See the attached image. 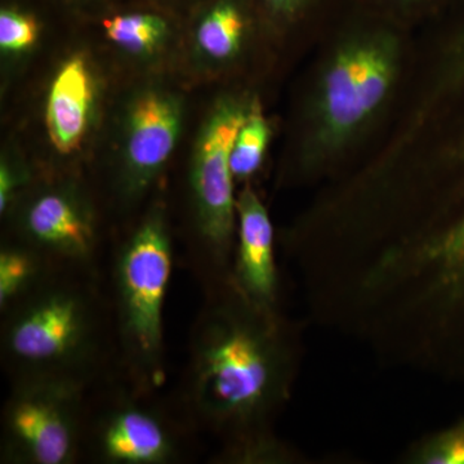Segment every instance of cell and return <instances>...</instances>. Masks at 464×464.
<instances>
[{"instance_id": "8", "label": "cell", "mask_w": 464, "mask_h": 464, "mask_svg": "<svg viewBox=\"0 0 464 464\" xmlns=\"http://www.w3.org/2000/svg\"><path fill=\"white\" fill-rule=\"evenodd\" d=\"M5 216L14 222V239L41 253L54 267L102 268L94 207L75 183L23 192Z\"/></svg>"}, {"instance_id": "11", "label": "cell", "mask_w": 464, "mask_h": 464, "mask_svg": "<svg viewBox=\"0 0 464 464\" xmlns=\"http://www.w3.org/2000/svg\"><path fill=\"white\" fill-rule=\"evenodd\" d=\"M94 82L87 60L72 56L57 70L45 109L48 139L63 157L81 149L91 127Z\"/></svg>"}, {"instance_id": "6", "label": "cell", "mask_w": 464, "mask_h": 464, "mask_svg": "<svg viewBox=\"0 0 464 464\" xmlns=\"http://www.w3.org/2000/svg\"><path fill=\"white\" fill-rule=\"evenodd\" d=\"M90 389L51 378L11 381V391L3 406L0 462H79Z\"/></svg>"}, {"instance_id": "15", "label": "cell", "mask_w": 464, "mask_h": 464, "mask_svg": "<svg viewBox=\"0 0 464 464\" xmlns=\"http://www.w3.org/2000/svg\"><path fill=\"white\" fill-rule=\"evenodd\" d=\"M409 459L418 464H464V417L422 439Z\"/></svg>"}, {"instance_id": "10", "label": "cell", "mask_w": 464, "mask_h": 464, "mask_svg": "<svg viewBox=\"0 0 464 464\" xmlns=\"http://www.w3.org/2000/svg\"><path fill=\"white\" fill-rule=\"evenodd\" d=\"M274 246L270 215L257 192L246 186L237 197V237L230 277L256 304L277 308L279 274Z\"/></svg>"}, {"instance_id": "14", "label": "cell", "mask_w": 464, "mask_h": 464, "mask_svg": "<svg viewBox=\"0 0 464 464\" xmlns=\"http://www.w3.org/2000/svg\"><path fill=\"white\" fill-rule=\"evenodd\" d=\"M268 141L270 127L264 110L258 100H253L232 148L231 169L235 181L248 179L258 172L264 163Z\"/></svg>"}, {"instance_id": "19", "label": "cell", "mask_w": 464, "mask_h": 464, "mask_svg": "<svg viewBox=\"0 0 464 464\" xmlns=\"http://www.w3.org/2000/svg\"><path fill=\"white\" fill-rule=\"evenodd\" d=\"M389 5H396V7H415V5H423L427 0H383Z\"/></svg>"}, {"instance_id": "9", "label": "cell", "mask_w": 464, "mask_h": 464, "mask_svg": "<svg viewBox=\"0 0 464 464\" xmlns=\"http://www.w3.org/2000/svg\"><path fill=\"white\" fill-rule=\"evenodd\" d=\"M182 119L181 100L168 91L150 88L130 102L114 181L116 197L125 206L141 201L157 183L176 149Z\"/></svg>"}, {"instance_id": "5", "label": "cell", "mask_w": 464, "mask_h": 464, "mask_svg": "<svg viewBox=\"0 0 464 464\" xmlns=\"http://www.w3.org/2000/svg\"><path fill=\"white\" fill-rule=\"evenodd\" d=\"M249 103L226 97L207 116L188 173L191 246L188 264L201 289L228 279L237 237L231 152Z\"/></svg>"}, {"instance_id": "18", "label": "cell", "mask_w": 464, "mask_h": 464, "mask_svg": "<svg viewBox=\"0 0 464 464\" xmlns=\"http://www.w3.org/2000/svg\"><path fill=\"white\" fill-rule=\"evenodd\" d=\"M449 240L464 257V182L457 195L456 213L449 227Z\"/></svg>"}, {"instance_id": "12", "label": "cell", "mask_w": 464, "mask_h": 464, "mask_svg": "<svg viewBox=\"0 0 464 464\" xmlns=\"http://www.w3.org/2000/svg\"><path fill=\"white\" fill-rule=\"evenodd\" d=\"M109 42L130 53L150 54L158 50L172 32V21L163 9L136 7L118 9L101 18Z\"/></svg>"}, {"instance_id": "21", "label": "cell", "mask_w": 464, "mask_h": 464, "mask_svg": "<svg viewBox=\"0 0 464 464\" xmlns=\"http://www.w3.org/2000/svg\"><path fill=\"white\" fill-rule=\"evenodd\" d=\"M159 3H167V2H172V0H157Z\"/></svg>"}, {"instance_id": "2", "label": "cell", "mask_w": 464, "mask_h": 464, "mask_svg": "<svg viewBox=\"0 0 464 464\" xmlns=\"http://www.w3.org/2000/svg\"><path fill=\"white\" fill-rule=\"evenodd\" d=\"M0 314V359L9 381L51 378L92 387L116 372L103 268H52Z\"/></svg>"}, {"instance_id": "1", "label": "cell", "mask_w": 464, "mask_h": 464, "mask_svg": "<svg viewBox=\"0 0 464 464\" xmlns=\"http://www.w3.org/2000/svg\"><path fill=\"white\" fill-rule=\"evenodd\" d=\"M188 337L179 399L198 431L221 441L217 463H239L276 444L274 420L297 366L292 326L246 297L231 277L207 286Z\"/></svg>"}, {"instance_id": "17", "label": "cell", "mask_w": 464, "mask_h": 464, "mask_svg": "<svg viewBox=\"0 0 464 464\" xmlns=\"http://www.w3.org/2000/svg\"><path fill=\"white\" fill-rule=\"evenodd\" d=\"M259 14L273 21H292L301 16L314 0H255Z\"/></svg>"}, {"instance_id": "7", "label": "cell", "mask_w": 464, "mask_h": 464, "mask_svg": "<svg viewBox=\"0 0 464 464\" xmlns=\"http://www.w3.org/2000/svg\"><path fill=\"white\" fill-rule=\"evenodd\" d=\"M393 42L389 34H364L332 58L317 93V154H332L346 145L387 99L398 70Z\"/></svg>"}, {"instance_id": "3", "label": "cell", "mask_w": 464, "mask_h": 464, "mask_svg": "<svg viewBox=\"0 0 464 464\" xmlns=\"http://www.w3.org/2000/svg\"><path fill=\"white\" fill-rule=\"evenodd\" d=\"M173 257L166 208L154 204L116 246L105 273L116 372L143 389H159L164 380V306Z\"/></svg>"}, {"instance_id": "16", "label": "cell", "mask_w": 464, "mask_h": 464, "mask_svg": "<svg viewBox=\"0 0 464 464\" xmlns=\"http://www.w3.org/2000/svg\"><path fill=\"white\" fill-rule=\"evenodd\" d=\"M41 35V23L30 9L8 3L0 9V48L7 53L30 50Z\"/></svg>"}, {"instance_id": "4", "label": "cell", "mask_w": 464, "mask_h": 464, "mask_svg": "<svg viewBox=\"0 0 464 464\" xmlns=\"http://www.w3.org/2000/svg\"><path fill=\"white\" fill-rule=\"evenodd\" d=\"M114 372L88 390L82 459L100 464H177L194 451L197 427L179 399Z\"/></svg>"}, {"instance_id": "13", "label": "cell", "mask_w": 464, "mask_h": 464, "mask_svg": "<svg viewBox=\"0 0 464 464\" xmlns=\"http://www.w3.org/2000/svg\"><path fill=\"white\" fill-rule=\"evenodd\" d=\"M52 266L41 253L14 239L0 248V313L35 288L51 273Z\"/></svg>"}, {"instance_id": "20", "label": "cell", "mask_w": 464, "mask_h": 464, "mask_svg": "<svg viewBox=\"0 0 464 464\" xmlns=\"http://www.w3.org/2000/svg\"><path fill=\"white\" fill-rule=\"evenodd\" d=\"M63 2L70 5H90L103 2V0H63Z\"/></svg>"}]
</instances>
